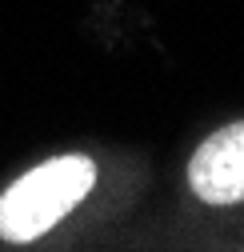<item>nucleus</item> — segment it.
<instances>
[{"label": "nucleus", "mask_w": 244, "mask_h": 252, "mask_svg": "<svg viewBox=\"0 0 244 252\" xmlns=\"http://www.w3.org/2000/svg\"><path fill=\"white\" fill-rule=\"evenodd\" d=\"M96 184V164L80 152H64L28 168L0 196V236L8 244L40 240L56 228Z\"/></svg>", "instance_id": "1"}, {"label": "nucleus", "mask_w": 244, "mask_h": 252, "mask_svg": "<svg viewBox=\"0 0 244 252\" xmlns=\"http://www.w3.org/2000/svg\"><path fill=\"white\" fill-rule=\"evenodd\" d=\"M188 184L204 204L244 200V120L212 132L188 160Z\"/></svg>", "instance_id": "2"}]
</instances>
